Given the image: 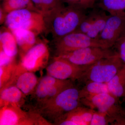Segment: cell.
<instances>
[{"mask_svg": "<svg viewBox=\"0 0 125 125\" xmlns=\"http://www.w3.org/2000/svg\"><path fill=\"white\" fill-rule=\"evenodd\" d=\"M11 32L15 37L18 47L21 52V56L25 54L36 44L37 35L32 31L20 29Z\"/></svg>", "mask_w": 125, "mask_h": 125, "instance_id": "obj_16", "label": "cell"}, {"mask_svg": "<svg viewBox=\"0 0 125 125\" xmlns=\"http://www.w3.org/2000/svg\"><path fill=\"white\" fill-rule=\"evenodd\" d=\"M5 23L11 31L17 29L27 30L37 35L46 30L43 15L29 9H20L10 12L7 14Z\"/></svg>", "mask_w": 125, "mask_h": 125, "instance_id": "obj_3", "label": "cell"}, {"mask_svg": "<svg viewBox=\"0 0 125 125\" xmlns=\"http://www.w3.org/2000/svg\"><path fill=\"white\" fill-rule=\"evenodd\" d=\"M14 59V57L8 55L2 49H0V66L11 64L15 61Z\"/></svg>", "mask_w": 125, "mask_h": 125, "instance_id": "obj_28", "label": "cell"}, {"mask_svg": "<svg viewBox=\"0 0 125 125\" xmlns=\"http://www.w3.org/2000/svg\"><path fill=\"white\" fill-rule=\"evenodd\" d=\"M110 48L89 47L78 49L62 56L72 63L79 66L92 65L103 58L116 54Z\"/></svg>", "mask_w": 125, "mask_h": 125, "instance_id": "obj_8", "label": "cell"}, {"mask_svg": "<svg viewBox=\"0 0 125 125\" xmlns=\"http://www.w3.org/2000/svg\"><path fill=\"white\" fill-rule=\"evenodd\" d=\"M62 80L47 74L41 78L32 94L37 101V107L45 102L53 87Z\"/></svg>", "mask_w": 125, "mask_h": 125, "instance_id": "obj_15", "label": "cell"}, {"mask_svg": "<svg viewBox=\"0 0 125 125\" xmlns=\"http://www.w3.org/2000/svg\"><path fill=\"white\" fill-rule=\"evenodd\" d=\"M18 46L14 34L9 29L1 31L0 49L8 55L15 57L18 53Z\"/></svg>", "mask_w": 125, "mask_h": 125, "instance_id": "obj_18", "label": "cell"}, {"mask_svg": "<svg viewBox=\"0 0 125 125\" xmlns=\"http://www.w3.org/2000/svg\"><path fill=\"white\" fill-rule=\"evenodd\" d=\"M117 54L87 66L79 80L107 83L124 65Z\"/></svg>", "mask_w": 125, "mask_h": 125, "instance_id": "obj_4", "label": "cell"}, {"mask_svg": "<svg viewBox=\"0 0 125 125\" xmlns=\"http://www.w3.org/2000/svg\"><path fill=\"white\" fill-rule=\"evenodd\" d=\"M0 107L7 105L21 107L26 96L15 85L0 90Z\"/></svg>", "mask_w": 125, "mask_h": 125, "instance_id": "obj_14", "label": "cell"}, {"mask_svg": "<svg viewBox=\"0 0 125 125\" xmlns=\"http://www.w3.org/2000/svg\"><path fill=\"white\" fill-rule=\"evenodd\" d=\"M55 40L56 56H62L87 47L105 48L98 39L91 38L87 34L79 32H73Z\"/></svg>", "mask_w": 125, "mask_h": 125, "instance_id": "obj_7", "label": "cell"}, {"mask_svg": "<svg viewBox=\"0 0 125 125\" xmlns=\"http://www.w3.org/2000/svg\"><path fill=\"white\" fill-rule=\"evenodd\" d=\"M86 66H79L60 56H55L46 67L47 74L61 80H79Z\"/></svg>", "mask_w": 125, "mask_h": 125, "instance_id": "obj_9", "label": "cell"}, {"mask_svg": "<svg viewBox=\"0 0 125 125\" xmlns=\"http://www.w3.org/2000/svg\"><path fill=\"white\" fill-rule=\"evenodd\" d=\"M110 15L103 10L94 7L86 14L74 32L85 34L91 38L98 39Z\"/></svg>", "mask_w": 125, "mask_h": 125, "instance_id": "obj_10", "label": "cell"}, {"mask_svg": "<svg viewBox=\"0 0 125 125\" xmlns=\"http://www.w3.org/2000/svg\"><path fill=\"white\" fill-rule=\"evenodd\" d=\"M17 64L14 61L7 65L0 66V89L10 80Z\"/></svg>", "mask_w": 125, "mask_h": 125, "instance_id": "obj_24", "label": "cell"}, {"mask_svg": "<svg viewBox=\"0 0 125 125\" xmlns=\"http://www.w3.org/2000/svg\"><path fill=\"white\" fill-rule=\"evenodd\" d=\"M2 8L7 14L21 9H29L34 10L31 0H5Z\"/></svg>", "mask_w": 125, "mask_h": 125, "instance_id": "obj_23", "label": "cell"}, {"mask_svg": "<svg viewBox=\"0 0 125 125\" xmlns=\"http://www.w3.org/2000/svg\"><path fill=\"white\" fill-rule=\"evenodd\" d=\"M49 57V48L46 43H37L21 56L20 62L28 71L35 72L44 69L47 65Z\"/></svg>", "mask_w": 125, "mask_h": 125, "instance_id": "obj_11", "label": "cell"}, {"mask_svg": "<svg viewBox=\"0 0 125 125\" xmlns=\"http://www.w3.org/2000/svg\"><path fill=\"white\" fill-rule=\"evenodd\" d=\"M7 14L3 10L2 8H1L0 10V21L1 24L5 22Z\"/></svg>", "mask_w": 125, "mask_h": 125, "instance_id": "obj_29", "label": "cell"}, {"mask_svg": "<svg viewBox=\"0 0 125 125\" xmlns=\"http://www.w3.org/2000/svg\"><path fill=\"white\" fill-rule=\"evenodd\" d=\"M109 93L110 92L107 83L95 81L87 82L85 86L79 90L80 99L100 94Z\"/></svg>", "mask_w": 125, "mask_h": 125, "instance_id": "obj_21", "label": "cell"}, {"mask_svg": "<svg viewBox=\"0 0 125 125\" xmlns=\"http://www.w3.org/2000/svg\"><path fill=\"white\" fill-rule=\"evenodd\" d=\"M114 46L118 50L117 52L120 58L125 62V35L120 38Z\"/></svg>", "mask_w": 125, "mask_h": 125, "instance_id": "obj_27", "label": "cell"}, {"mask_svg": "<svg viewBox=\"0 0 125 125\" xmlns=\"http://www.w3.org/2000/svg\"><path fill=\"white\" fill-rule=\"evenodd\" d=\"M34 10L46 17L62 5L61 0H31Z\"/></svg>", "mask_w": 125, "mask_h": 125, "instance_id": "obj_22", "label": "cell"}, {"mask_svg": "<svg viewBox=\"0 0 125 125\" xmlns=\"http://www.w3.org/2000/svg\"><path fill=\"white\" fill-rule=\"evenodd\" d=\"M95 110L81 105L63 115L54 123L60 125H90Z\"/></svg>", "mask_w": 125, "mask_h": 125, "instance_id": "obj_13", "label": "cell"}, {"mask_svg": "<svg viewBox=\"0 0 125 125\" xmlns=\"http://www.w3.org/2000/svg\"></svg>", "mask_w": 125, "mask_h": 125, "instance_id": "obj_30", "label": "cell"}, {"mask_svg": "<svg viewBox=\"0 0 125 125\" xmlns=\"http://www.w3.org/2000/svg\"><path fill=\"white\" fill-rule=\"evenodd\" d=\"M118 98L111 94L104 93L80 99L81 104L105 114L111 119L112 124L120 125L125 113L118 104Z\"/></svg>", "mask_w": 125, "mask_h": 125, "instance_id": "obj_5", "label": "cell"}, {"mask_svg": "<svg viewBox=\"0 0 125 125\" xmlns=\"http://www.w3.org/2000/svg\"><path fill=\"white\" fill-rule=\"evenodd\" d=\"M98 7L109 14L125 19V0H99Z\"/></svg>", "mask_w": 125, "mask_h": 125, "instance_id": "obj_19", "label": "cell"}, {"mask_svg": "<svg viewBox=\"0 0 125 125\" xmlns=\"http://www.w3.org/2000/svg\"><path fill=\"white\" fill-rule=\"evenodd\" d=\"M62 3H66L68 5L76 7L86 10L95 7L97 0H61Z\"/></svg>", "mask_w": 125, "mask_h": 125, "instance_id": "obj_25", "label": "cell"}, {"mask_svg": "<svg viewBox=\"0 0 125 125\" xmlns=\"http://www.w3.org/2000/svg\"></svg>", "mask_w": 125, "mask_h": 125, "instance_id": "obj_31", "label": "cell"}, {"mask_svg": "<svg viewBox=\"0 0 125 125\" xmlns=\"http://www.w3.org/2000/svg\"><path fill=\"white\" fill-rule=\"evenodd\" d=\"M125 35V19L110 15L98 39L105 48H111Z\"/></svg>", "mask_w": 125, "mask_h": 125, "instance_id": "obj_12", "label": "cell"}, {"mask_svg": "<svg viewBox=\"0 0 125 125\" xmlns=\"http://www.w3.org/2000/svg\"><path fill=\"white\" fill-rule=\"evenodd\" d=\"M39 81L33 72L26 71L18 77L14 85L26 96L33 94Z\"/></svg>", "mask_w": 125, "mask_h": 125, "instance_id": "obj_17", "label": "cell"}, {"mask_svg": "<svg viewBox=\"0 0 125 125\" xmlns=\"http://www.w3.org/2000/svg\"><path fill=\"white\" fill-rule=\"evenodd\" d=\"M51 125L36 110L26 112L17 106L0 107V125Z\"/></svg>", "mask_w": 125, "mask_h": 125, "instance_id": "obj_6", "label": "cell"}, {"mask_svg": "<svg viewBox=\"0 0 125 125\" xmlns=\"http://www.w3.org/2000/svg\"><path fill=\"white\" fill-rule=\"evenodd\" d=\"M81 104L79 90L73 85L34 109L47 120L51 123V122H52L53 124L63 115Z\"/></svg>", "mask_w": 125, "mask_h": 125, "instance_id": "obj_2", "label": "cell"}, {"mask_svg": "<svg viewBox=\"0 0 125 125\" xmlns=\"http://www.w3.org/2000/svg\"><path fill=\"white\" fill-rule=\"evenodd\" d=\"M85 10L63 5L44 17L46 30L55 40L74 32L86 15Z\"/></svg>", "mask_w": 125, "mask_h": 125, "instance_id": "obj_1", "label": "cell"}, {"mask_svg": "<svg viewBox=\"0 0 125 125\" xmlns=\"http://www.w3.org/2000/svg\"><path fill=\"white\" fill-rule=\"evenodd\" d=\"M112 124L111 120L106 114L94 111L90 125H105Z\"/></svg>", "mask_w": 125, "mask_h": 125, "instance_id": "obj_26", "label": "cell"}, {"mask_svg": "<svg viewBox=\"0 0 125 125\" xmlns=\"http://www.w3.org/2000/svg\"><path fill=\"white\" fill-rule=\"evenodd\" d=\"M109 92L116 97L125 95V64L107 83Z\"/></svg>", "mask_w": 125, "mask_h": 125, "instance_id": "obj_20", "label": "cell"}]
</instances>
